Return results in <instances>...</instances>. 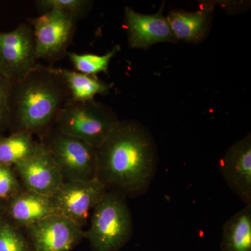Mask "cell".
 <instances>
[{
	"instance_id": "6da1fadb",
	"label": "cell",
	"mask_w": 251,
	"mask_h": 251,
	"mask_svg": "<svg viewBox=\"0 0 251 251\" xmlns=\"http://www.w3.org/2000/svg\"><path fill=\"white\" fill-rule=\"evenodd\" d=\"M97 153V179L107 191L126 198L138 197L148 191L158 157L152 135L141 124L120 120Z\"/></svg>"
},
{
	"instance_id": "7a4b0ae2",
	"label": "cell",
	"mask_w": 251,
	"mask_h": 251,
	"mask_svg": "<svg viewBox=\"0 0 251 251\" xmlns=\"http://www.w3.org/2000/svg\"><path fill=\"white\" fill-rule=\"evenodd\" d=\"M69 96L65 81L54 67L37 64L22 78L10 83L8 129L11 133L27 132L42 140L53 128Z\"/></svg>"
},
{
	"instance_id": "3957f363",
	"label": "cell",
	"mask_w": 251,
	"mask_h": 251,
	"mask_svg": "<svg viewBox=\"0 0 251 251\" xmlns=\"http://www.w3.org/2000/svg\"><path fill=\"white\" fill-rule=\"evenodd\" d=\"M120 121L113 109L95 99L67 100L56 117L53 128L98 149Z\"/></svg>"
},
{
	"instance_id": "277c9868",
	"label": "cell",
	"mask_w": 251,
	"mask_h": 251,
	"mask_svg": "<svg viewBox=\"0 0 251 251\" xmlns=\"http://www.w3.org/2000/svg\"><path fill=\"white\" fill-rule=\"evenodd\" d=\"M125 196L107 191L93 209L85 237L94 251H118L133 233L131 214Z\"/></svg>"
},
{
	"instance_id": "5b68a950",
	"label": "cell",
	"mask_w": 251,
	"mask_h": 251,
	"mask_svg": "<svg viewBox=\"0 0 251 251\" xmlns=\"http://www.w3.org/2000/svg\"><path fill=\"white\" fill-rule=\"evenodd\" d=\"M41 142L58 166L64 182L97 179V149L54 128Z\"/></svg>"
},
{
	"instance_id": "8992f818",
	"label": "cell",
	"mask_w": 251,
	"mask_h": 251,
	"mask_svg": "<svg viewBox=\"0 0 251 251\" xmlns=\"http://www.w3.org/2000/svg\"><path fill=\"white\" fill-rule=\"evenodd\" d=\"M27 21L34 30L37 59H42L52 67L67 57L76 31V20L54 10Z\"/></svg>"
},
{
	"instance_id": "52a82bcc",
	"label": "cell",
	"mask_w": 251,
	"mask_h": 251,
	"mask_svg": "<svg viewBox=\"0 0 251 251\" xmlns=\"http://www.w3.org/2000/svg\"><path fill=\"white\" fill-rule=\"evenodd\" d=\"M37 60L35 37L29 23L0 31V74L9 82L22 78L37 65Z\"/></svg>"
},
{
	"instance_id": "ba28073f",
	"label": "cell",
	"mask_w": 251,
	"mask_h": 251,
	"mask_svg": "<svg viewBox=\"0 0 251 251\" xmlns=\"http://www.w3.org/2000/svg\"><path fill=\"white\" fill-rule=\"evenodd\" d=\"M107 190L98 179L64 182L51 196L56 214L72 220L82 227Z\"/></svg>"
},
{
	"instance_id": "9c48e42d",
	"label": "cell",
	"mask_w": 251,
	"mask_h": 251,
	"mask_svg": "<svg viewBox=\"0 0 251 251\" xmlns=\"http://www.w3.org/2000/svg\"><path fill=\"white\" fill-rule=\"evenodd\" d=\"M26 227L35 251H69L85 234L80 226L58 214Z\"/></svg>"
},
{
	"instance_id": "30bf717a",
	"label": "cell",
	"mask_w": 251,
	"mask_h": 251,
	"mask_svg": "<svg viewBox=\"0 0 251 251\" xmlns=\"http://www.w3.org/2000/svg\"><path fill=\"white\" fill-rule=\"evenodd\" d=\"M28 191L51 197L64 183L58 166L41 142L30 156L14 166Z\"/></svg>"
},
{
	"instance_id": "8fae6325",
	"label": "cell",
	"mask_w": 251,
	"mask_h": 251,
	"mask_svg": "<svg viewBox=\"0 0 251 251\" xmlns=\"http://www.w3.org/2000/svg\"><path fill=\"white\" fill-rule=\"evenodd\" d=\"M220 173L246 206H251V137L239 140L220 160Z\"/></svg>"
},
{
	"instance_id": "7c38bea8",
	"label": "cell",
	"mask_w": 251,
	"mask_h": 251,
	"mask_svg": "<svg viewBox=\"0 0 251 251\" xmlns=\"http://www.w3.org/2000/svg\"><path fill=\"white\" fill-rule=\"evenodd\" d=\"M163 6L156 14H142L130 7L125 9V25L130 49H149L158 43H176V38L163 15Z\"/></svg>"
},
{
	"instance_id": "4fadbf2b",
	"label": "cell",
	"mask_w": 251,
	"mask_h": 251,
	"mask_svg": "<svg viewBox=\"0 0 251 251\" xmlns=\"http://www.w3.org/2000/svg\"><path fill=\"white\" fill-rule=\"evenodd\" d=\"M214 7L204 4L193 12L173 10L166 18L176 40L198 44L209 32Z\"/></svg>"
},
{
	"instance_id": "5bb4252c",
	"label": "cell",
	"mask_w": 251,
	"mask_h": 251,
	"mask_svg": "<svg viewBox=\"0 0 251 251\" xmlns=\"http://www.w3.org/2000/svg\"><path fill=\"white\" fill-rule=\"evenodd\" d=\"M9 212L16 223L26 227L56 214L50 197L28 190L12 198Z\"/></svg>"
},
{
	"instance_id": "9a60e30c",
	"label": "cell",
	"mask_w": 251,
	"mask_h": 251,
	"mask_svg": "<svg viewBox=\"0 0 251 251\" xmlns=\"http://www.w3.org/2000/svg\"><path fill=\"white\" fill-rule=\"evenodd\" d=\"M54 71L65 81L72 101L83 102L95 99L97 95L109 93L113 84L100 80L97 75H86L76 71L54 68Z\"/></svg>"
},
{
	"instance_id": "2e32d148",
	"label": "cell",
	"mask_w": 251,
	"mask_h": 251,
	"mask_svg": "<svg viewBox=\"0 0 251 251\" xmlns=\"http://www.w3.org/2000/svg\"><path fill=\"white\" fill-rule=\"evenodd\" d=\"M222 251H251V206H246L226 222Z\"/></svg>"
},
{
	"instance_id": "e0dca14e",
	"label": "cell",
	"mask_w": 251,
	"mask_h": 251,
	"mask_svg": "<svg viewBox=\"0 0 251 251\" xmlns=\"http://www.w3.org/2000/svg\"><path fill=\"white\" fill-rule=\"evenodd\" d=\"M39 143L33 135L27 132L11 133L0 138V164L9 167L16 166L34 152Z\"/></svg>"
},
{
	"instance_id": "ac0fdd59",
	"label": "cell",
	"mask_w": 251,
	"mask_h": 251,
	"mask_svg": "<svg viewBox=\"0 0 251 251\" xmlns=\"http://www.w3.org/2000/svg\"><path fill=\"white\" fill-rule=\"evenodd\" d=\"M121 50L116 45L103 55L92 53L68 52L67 57L76 72L86 75H97L99 73H108L110 62Z\"/></svg>"
},
{
	"instance_id": "d6986e66",
	"label": "cell",
	"mask_w": 251,
	"mask_h": 251,
	"mask_svg": "<svg viewBox=\"0 0 251 251\" xmlns=\"http://www.w3.org/2000/svg\"><path fill=\"white\" fill-rule=\"evenodd\" d=\"M94 1L90 0H36V9L41 14L59 11L80 21L90 12Z\"/></svg>"
},
{
	"instance_id": "ffe728a7",
	"label": "cell",
	"mask_w": 251,
	"mask_h": 251,
	"mask_svg": "<svg viewBox=\"0 0 251 251\" xmlns=\"http://www.w3.org/2000/svg\"><path fill=\"white\" fill-rule=\"evenodd\" d=\"M0 251H31L22 234L4 220L0 224Z\"/></svg>"
},
{
	"instance_id": "44dd1931",
	"label": "cell",
	"mask_w": 251,
	"mask_h": 251,
	"mask_svg": "<svg viewBox=\"0 0 251 251\" xmlns=\"http://www.w3.org/2000/svg\"><path fill=\"white\" fill-rule=\"evenodd\" d=\"M19 184L11 167L0 164V199H7L18 194Z\"/></svg>"
},
{
	"instance_id": "7402d4cb",
	"label": "cell",
	"mask_w": 251,
	"mask_h": 251,
	"mask_svg": "<svg viewBox=\"0 0 251 251\" xmlns=\"http://www.w3.org/2000/svg\"><path fill=\"white\" fill-rule=\"evenodd\" d=\"M11 82L0 74V130L8 129L7 100Z\"/></svg>"
},
{
	"instance_id": "603a6c76",
	"label": "cell",
	"mask_w": 251,
	"mask_h": 251,
	"mask_svg": "<svg viewBox=\"0 0 251 251\" xmlns=\"http://www.w3.org/2000/svg\"><path fill=\"white\" fill-rule=\"evenodd\" d=\"M1 221H2V209H1V206H0V224H1Z\"/></svg>"
},
{
	"instance_id": "cb8c5ba5",
	"label": "cell",
	"mask_w": 251,
	"mask_h": 251,
	"mask_svg": "<svg viewBox=\"0 0 251 251\" xmlns=\"http://www.w3.org/2000/svg\"><path fill=\"white\" fill-rule=\"evenodd\" d=\"M1 130H0V138H1V137H2V136H1Z\"/></svg>"
}]
</instances>
